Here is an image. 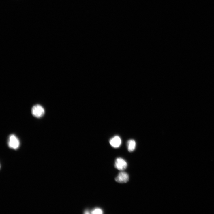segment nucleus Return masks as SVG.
<instances>
[{
	"label": "nucleus",
	"instance_id": "1",
	"mask_svg": "<svg viewBox=\"0 0 214 214\" xmlns=\"http://www.w3.org/2000/svg\"><path fill=\"white\" fill-rule=\"evenodd\" d=\"M31 112L33 116L37 118L42 117L45 114L44 108L39 104L33 106Z\"/></svg>",
	"mask_w": 214,
	"mask_h": 214
},
{
	"label": "nucleus",
	"instance_id": "2",
	"mask_svg": "<svg viewBox=\"0 0 214 214\" xmlns=\"http://www.w3.org/2000/svg\"><path fill=\"white\" fill-rule=\"evenodd\" d=\"M8 145L10 148L14 149H16L20 145V142L15 135L12 134L9 136Z\"/></svg>",
	"mask_w": 214,
	"mask_h": 214
},
{
	"label": "nucleus",
	"instance_id": "3",
	"mask_svg": "<svg viewBox=\"0 0 214 214\" xmlns=\"http://www.w3.org/2000/svg\"><path fill=\"white\" fill-rule=\"evenodd\" d=\"M115 168L118 170L123 171L127 167V164L124 159L121 158L117 159L115 162Z\"/></svg>",
	"mask_w": 214,
	"mask_h": 214
},
{
	"label": "nucleus",
	"instance_id": "4",
	"mask_svg": "<svg viewBox=\"0 0 214 214\" xmlns=\"http://www.w3.org/2000/svg\"><path fill=\"white\" fill-rule=\"evenodd\" d=\"M129 179L128 174L125 172H121L115 179V181L120 183H127Z\"/></svg>",
	"mask_w": 214,
	"mask_h": 214
},
{
	"label": "nucleus",
	"instance_id": "5",
	"mask_svg": "<svg viewBox=\"0 0 214 214\" xmlns=\"http://www.w3.org/2000/svg\"><path fill=\"white\" fill-rule=\"evenodd\" d=\"M121 140L118 136H116L111 138L110 140V143L111 146L114 148H119L121 144Z\"/></svg>",
	"mask_w": 214,
	"mask_h": 214
},
{
	"label": "nucleus",
	"instance_id": "6",
	"mask_svg": "<svg viewBox=\"0 0 214 214\" xmlns=\"http://www.w3.org/2000/svg\"><path fill=\"white\" fill-rule=\"evenodd\" d=\"M127 145L128 151L130 152H132L136 148V142L133 140H130L128 141Z\"/></svg>",
	"mask_w": 214,
	"mask_h": 214
},
{
	"label": "nucleus",
	"instance_id": "7",
	"mask_svg": "<svg viewBox=\"0 0 214 214\" xmlns=\"http://www.w3.org/2000/svg\"><path fill=\"white\" fill-rule=\"evenodd\" d=\"M103 210L100 208H96L93 210L91 212L93 214H102L103 213Z\"/></svg>",
	"mask_w": 214,
	"mask_h": 214
},
{
	"label": "nucleus",
	"instance_id": "8",
	"mask_svg": "<svg viewBox=\"0 0 214 214\" xmlns=\"http://www.w3.org/2000/svg\"><path fill=\"white\" fill-rule=\"evenodd\" d=\"M84 213L85 214H89L90 213L89 211L88 210H85V211Z\"/></svg>",
	"mask_w": 214,
	"mask_h": 214
}]
</instances>
